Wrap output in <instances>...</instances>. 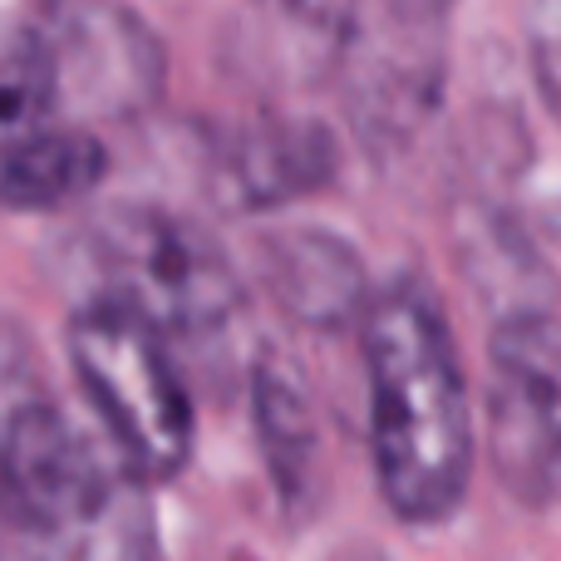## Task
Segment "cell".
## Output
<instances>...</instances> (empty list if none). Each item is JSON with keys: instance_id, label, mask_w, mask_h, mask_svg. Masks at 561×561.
Listing matches in <instances>:
<instances>
[{"instance_id": "6da1fadb", "label": "cell", "mask_w": 561, "mask_h": 561, "mask_svg": "<svg viewBox=\"0 0 561 561\" xmlns=\"http://www.w3.org/2000/svg\"><path fill=\"white\" fill-rule=\"evenodd\" d=\"M0 542L25 561H158L148 483L65 414L20 320H0Z\"/></svg>"}, {"instance_id": "9c48e42d", "label": "cell", "mask_w": 561, "mask_h": 561, "mask_svg": "<svg viewBox=\"0 0 561 561\" xmlns=\"http://www.w3.org/2000/svg\"><path fill=\"white\" fill-rule=\"evenodd\" d=\"M355 35L359 0H247L227 25L222 59L242 84L300 94L345 65Z\"/></svg>"}, {"instance_id": "8fae6325", "label": "cell", "mask_w": 561, "mask_h": 561, "mask_svg": "<svg viewBox=\"0 0 561 561\" xmlns=\"http://www.w3.org/2000/svg\"><path fill=\"white\" fill-rule=\"evenodd\" d=\"M454 247L463 276L493 310V325L557 320V276L533 252V237L493 203H468L454 217Z\"/></svg>"}, {"instance_id": "30bf717a", "label": "cell", "mask_w": 561, "mask_h": 561, "mask_svg": "<svg viewBox=\"0 0 561 561\" xmlns=\"http://www.w3.org/2000/svg\"><path fill=\"white\" fill-rule=\"evenodd\" d=\"M272 300L306 330L359 325L369 310V276L355 247L320 227H276L256 242Z\"/></svg>"}, {"instance_id": "52a82bcc", "label": "cell", "mask_w": 561, "mask_h": 561, "mask_svg": "<svg viewBox=\"0 0 561 561\" xmlns=\"http://www.w3.org/2000/svg\"><path fill=\"white\" fill-rule=\"evenodd\" d=\"M488 463L517 503H561V320L493 325Z\"/></svg>"}, {"instance_id": "277c9868", "label": "cell", "mask_w": 561, "mask_h": 561, "mask_svg": "<svg viewBox=\"0 0 561 561\" xmlns=\"http://www.w3.org/2000/svg\"><path fill=\"white\" fill-rule=\"evenodd\" d=\"M65 350L114 454L148 488L183 473L197 444V414L168 355V335L124 310L75 306Z\"/></svg>"}, {"instance_id": "3957f363", "label": "cell", "mask_w": 561, "mask_h": 561, "mask_svg": "<svg viewBox=\"0 0 561 561\" xmlns=\"http://www.w3.org/2000/svg\"><path fill=\"white\" fill-rule=\"evenodd\" d=\"M45 266L75 306H108L158 335H217L247 306L242 272L197 217L158 203L79 213L45 247Z\"/></svg>"}, {"instance_id": "4fadbf2b", "label": "cell", "mask_w": 561, "mask_h": 561, "mask_svg": "<svg viewBox=\"0 0 561 561\" xmlns=\"http://www.w3.org/2000/svg\"><path fill=\"white\" fill-rule=\"evenodd\" d=\"M527 59L542 89L547 108L561 124V0H533L527 5Z\"/></svg>"}, {"instance_id": "ba28073f", "label": "cell", "mask_w": 561, "mask_h": 561, "mask_svg": "<svg viewBox=\"0 0 561 561\" xmlns=\"http://www.w3.org/2000/svg\"><path fill=\"white\" fill-rule=\"evenodd\" d=\"M335 173V138L310 118H247L232 128H213L203 144V187L222 213H280L325 193Z\"/></svg>"}, {"instance_id": "5bb4252c", "label": "cell", "mask_w": 561, "mask_h": 561, "mask_svg": "<svg viewBox=\"0 0 561 561\" xmlns=\"http://www.w3.org/2000/svg\"><path fill=\"white\" fill-rule=\"evenodd\" d=\"M335 561H385V557H375V552H350V557H335Z\"/></svg>"}, {"instance_id": "7c38bea8", "label": "cell", "mask_w": 561, "mask_h": 561, "mask_svg": "<svg viewBox=\"0 0 561 561\" xmlns=\"http://www.w3.org/2000/svg\"><path fill=\"white\" fill-rule=\"evenodd\" d=\"M252 419L256 438H262L266 468H272L280 503L300 507L316 497L320 483V428H316V404L300 379V369L286 355L266 350L256 359L252 375Z\"/></svg>"}, {"instance_id": "5b68a950", "label": "cell", "mask_w": 561, "mask_h": 561, "mask_svg": "<svg viewBox=\"0 0 561 561\" xmlns=\"http://www.w3.org/2000/svg\"><path fill=\"white\" fill-rule=\"evenodd\" d=\"M104 168L108 148L59 99L35 15H0V213H65L94 193Z\"/></svg>"}, {"instance_id": "7a4b0ae2", "label": "cell", "mask_w": 561, "mask_h": 561, "mask_svg": "<svg viewBox=\"0 0 561 561\" xmlns=\"http://www.w3.org/2000/svg\"><path fill=\"white\" fill-rule=\"evenodd\" d=\"M359 350L379 497L409 527L448 523L473 483L478 424L463 355L434 286L399 276L375 290L359 320Z\"/></svg>"}, {"instance_id": "8992f818", "label": "cell", "mask_w": 561, "mask_h": 561, "mask_svg": "<svg viewBox=\"0 0 561 561\" xmlns=\"http://www.w3.org/2000/svg\"><path fill=\"white\" fill-rule=\"evenodd\" d=\"M35 25L49 45L69 118L84 128L134 124L168 84L163 39L118 0H39Z\"/></svg>"}]
</instances>
